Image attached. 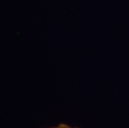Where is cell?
<instances>
[{
	"label": "cell",
	"mask_w": 129,
	"mask_h": 128,
	"mask_svg": "<svg viewBox=\"0 0 129 128\" xmlns=\"http://www.w3.org/2000/svg\"><path fill=\"white\" fill-rule=\"evenodd\" d=\"M53 128H73V127H70L68 126H66V125H60V126H57V127H53Z\"/></svg>",
	"instance_id": "6da1fadb"
}]
</instances>
